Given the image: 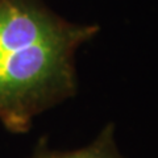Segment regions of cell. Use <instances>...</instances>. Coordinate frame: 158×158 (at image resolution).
<instances>
[{
	"label": "cell",
	"mask_w": 158,
	"mask_h": 158,
	"mask_svg": "<svg viewBox=\"0 0 158 158\" xmlns=\"http://www.w3.org/2000/svg\"><path fill=\"white\" fill-rule=\"evenodd\" d=\"M34 158H125L115 138V128L107 125L90 145L70 152H45Z\"/></svg>",
	"instance_id": "obj_2"
},
{
	"label": "cell",
	"mask_w": 158,
	"mask_h": 158,
	"mask_svg": "<svg viewBox=\"0 0 158 158\" xmlns=\"http://www.w3.org/2000/svg\"><path fill=\"white\" fill-rule=\"evenodd\" d=\"M98 28L58 17L40 0H0V121L15 133L75 92V52Z\"/></svg>",
	"instance_id": "obj_1"
}]
</instances>
